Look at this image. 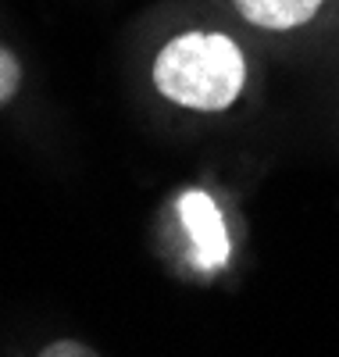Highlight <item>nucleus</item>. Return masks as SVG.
<instances>
[{
  "label": "nucleus",
  "mask_w": 339,
  "mask_h": 357,
  "mask_svg": "<svg viewBox=\"0 0 339 357\" xmlns=\"http://www.w3.org/2000/svg\"><path fill=\"white\" fill-rule=\"evenodd\" d=\"M18 86H22V65H18V57L8 47H0V107L15 100Z\"/></svg>",
  "instance_id": "obj_4"
},
{
  "label": "nucleus",
  "mask_w": 339,
  "mask_h": 357,
  "mask_svg": "<svg viewBox=\"0 0 339 357\" xmlns=\"http://www.w3.org/2000/svg\"><path fill=\"white\" fill-rule=\"evenodd\" d=\"M179 218L186 225L193 250H197L204 268H222L229 261V232H225L222 211L211 200V193H204V190L182 193L179 197Z\"/></svg>",
  "instance_id": "obj_2"
},
{
  "label": "nucleus",
  "mask_w": 339,
  "mask_h": 357,
  "mask_svg": "<svg viewBox=\"0 0 339 357\" xmlns=\"http://www.w3.org/2000/svg\"><path fill=\"white\" fill-rule=\"evenodd\" d=\"M329 0H232V8L264 33H289L307 25Z\"/></svg>",
  "instance_id": "obj_3"
},
{
  "label": "nucleus",
  "mask_w": 339,
  "mask_h": 357,
  "mask_svg": "<svg viewBox=\"0 0 339 357\" xmlns=\"http://www.w3.org/2000/svg\"><path fill=\"white\" fill-rule=\"evenodd\" d=\"M158 93L186 111L214 114L239 100L246 86V57L222 33H182L161 47L153 61Z\"/></svg>",
  "instance_id": "obj_1"
},
{
  "label": "nucleus",
  "mask_w": 339,
  "mask_h": 357,
  "mask_svg": "<svg viewBox=\"0 0 339 357\" xmlns=\"http://www.w3.org/2000/svg\"><path fill=\"white\" fill-rule=\"evenodd\" d=\"M40 354H43V357H89V354H97V350L86 347V343H79V340H57V343L43 347Z\"/></svg>",
  "instance_id": "obj_5"
}]
</instances>
